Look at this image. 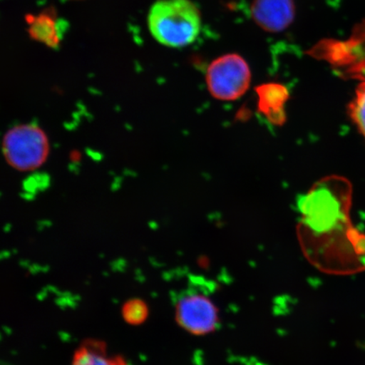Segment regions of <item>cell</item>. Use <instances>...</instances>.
Masks as SVG:
<instances>
[{
	"instance_id": "obj_1",
	"label": "cell",
	"mask_w": 365,
	"mask_h": 365,
	"mask_svg": "<svg viewBox=\"0 0 365 365\" xmlns=\"http://www.w3.org/2000/svg\"><path fill=\"white\" fill-rule=\"evenodd\" d=\"M150 34L158 43L182 48L195 42L202 29V16L190 0H158L149 11Z\"/></svg>"
},
{
	"instance_id": "obj_2",
	"label": "cell",
	"mask_w": 365,
	"mask_h": 365,
	"mask_svg": "<svg viewBox=\"0 0 365 365\" xmlns=\"http://www.w3.org/2000/svg\"><path fill=\"white\" fill-rule=\"evenodd\" d=\"M251 73L243 57L228 53L213 61L207 72V83L212 97L221 101H235L250 88Z\"/></svg>"
},
{
	"instance_id": "obj_3",
	"label": "cell",
	"mask_w": 365,
	"mask_h": 365,
	"mask_svg": "<svg viewBox=\"0 0 365 365\" xmlns=\"http://www.w3.org/2000/svg\"><path fill=\"white\" fill-rule=\"evenodd\" d=\"M9 162L19 170L36 168L44 161L48 145L44 135L34 126H22L13 130L6 140Z\"/></svg>"
},
{
	"instance_id": "obj_4",
	"label": "cell",
	"mask_w": 365,
	"mask_h": 365,
	"mask_svg": "<svg viewBox=\"0 0 365 365\" xmlns=\"http://www.w3.org/2000/svg\"><path fill=\"white\" fill-rule=\"evenodd\" d=\"M176 321L185 331L194 335L208 334L218 326L217 309L212 300L203 294L187 295L176 304Z\"/></svg>"
},
{
	"instance_id": "obj_5",
	"label": "cell",
	"mask_w": 365,
	"mask_h": 365,
	"mask_svg": "<svg viewBox=\"0 0 365 365\" xmlns=\"http://www.w3.org/2000/svg\"><path fill=\"white\" fill-rule=\"evenodd\" d=\"M296 6L294 0H254L250 16L267 33H281L294 22Z\"/></svg>"
},
{
	"instance_id": "obj_6",
	"label": "cell",
	"mask_w": 365,
	"mask_h": 365,
	"mask_svg": "<svg viewBox=\"0 0 365 365\" xmlns=\"http://www.w3.org/2000/svg\"><path fill=\"white\" fill-rule=\"evenodd\" d=\"M348 43H336L328 53L342 75L365 81V24Z\"/></svg>"
},
{
	"instance_id": "obj_7",
	"label": "cell",
	"mask_w": 365,
	"mask_h": 365,
	"mask_svg": "<svg viewBox=\"0 0 365 365\" xmlns=\"http://www.w3.org/2000/svg\"><path fill=\"white\" fill-rule=\"evenodd\" d=\"M71 365H127L124 359L108 355L102 341H86L76 352Z\"/></svg>"
},
{
	"instance_id": "obj_8",
	"label": "cell",
	"mask_w": 365,
	"mask_h": 365,
	"mask_svg": "<svg viewBox=\"0 0 365 365\" xmlns=\"http://www.w3.org/2000/svg\"><path fill=\"white\" fill-rule=\"evenodd\" d=\"M259 108L271 120H284V105L287 94L284 86L277 84L264 85L258 90Z\"/></svg>"
},
{
	"instance_id": "obj_9",
	"label": "cell",
	"mask_w": 365,
	"mask_h": 365,
	"mask_svg": "<svg viewBox=\"0 0 365 365\" xmlns=\"http://www.w3.org/2000/svg\"><path fill=\"white\" fill-rule=\"evenodd\" d=\"M351 120L365 138V81L360 82L349 108Z\"/></svg>"
},
{
	"instance_id": "obj_10",
	"label": "cell",
	"mask_w": 365,
	"mask_h": 365,
	"mask_svg": "<svg viewBox=\"0 0 365 365\" xmlns=\"http://www.w3.org/2000/svg\"><path fill=\"white\" fill-rule=\"evenodd\" d=\"M30 33L34 38L42 41L52 47L58 43L56 24L49 17L42 16L35 19Z\"/></svg>"
},
{
	"instance_id": "obj_11",
	"label": "cell",
	"mask_w": 365,
	"mask_h": 365,
	"mask_svg": "<svg viewBox=\"0 0 365 365\" xmlns=\"http://www.w3.org/2000/svg\"><path fill=\"white\" fill-rule=\"evenodd\" d=\"M122 316L130 325H140L148 317V305L139 299L128 301L122 308Z\"/></svg>"
},
{
	"instance_id": "obj_12",
	"label": "cell",
	"mask_w": 365,
	"mask_h": 365,
	"mask_svg": "<svg viewBox=\"0 0 365 365\" xmlns=\"http://www.w3.org/2000/svg\"><path fill=\"white\" fill-rule=\"evenodd\" d=\"M363 264H364L365 266V259H363Z\"/></svg>"
}]
</instances>
